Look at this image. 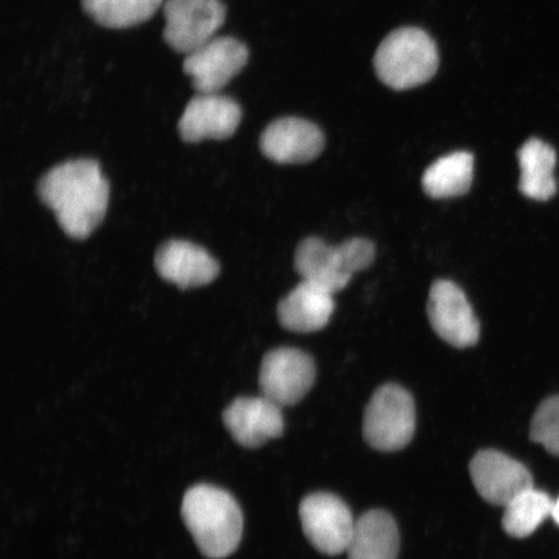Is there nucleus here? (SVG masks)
Segmentation results:
<instances>
[{
  "label": "nucleus",
  "mask_w": 559,
  "mask_h": 559,
  "mask_svg": "<svg viewBox=\"0 0 559 559\" xmlns=\"http://www.w3.org/2000/svg\"><path fill=\"white\" fill-rule=\"evenodd\" d=\"M438 67L436 41L417 27H402L389 34L374 56L377 75L394 90L424 85L436 75Z\"/></svg>",
  "instance_id": "7ed1b4c3"
},
{
  "label": "nucleus",
  "mask_w": 559,
  "mask_h": 559,
  "mask_svg": "<svg viewBox=\"0 0 559 559\" xmlns=\"http://www.w3.org/2000/svg\"><path fill=\"white\" fill-rule=\"evenodd\" d=\"M38 194L69 237L85 240L107 213L109 185L96 160L74 159L48 171Z\"/></svg>",
  "instance_id": "f257e3e1"
},
{
  "label": "nucleus",
  "mask_w": 559,
  "mask_h": 559,
  "mask_svg": "<svg viewBox=\"0 0 559 559\" xmlns=\"http://www.w3.org/2000/svg\"><path fill=\"white\" fill-rule=\"evenodd\" d=\"M249 59L248 47L233 37H215L187 55L183 69L200 94H218L241 72Z\"/></svg>",
  "instance_id": "9d476101"
},
{
  "label": "nucleus",
  "mask_w": 559,
  "mask_h": 559,
  "mask_svg": "<svg viewBox=\"0 0 559 559\" xmlns=\"http://www.w3.org/2000/svg\"><path fill=\"white\" fill-rule=\"evenodd\" d=\"M165 0H82L83 10L108 29H126L148 21Z\"/></svg>",
  "instance_id": "412c9836"
},
{
  "label": "nucleus",
  "mask_w": 559,
  "mask_h": 559,
  "mask_svg": "<svg viewBox=\"0 0 559 559\" xmlns=\"http://www.w3.org/2000/svg\"><path fill=\"white\" fill-rule=\"evenodd\" d=\"M520 191L535 201H548L557 193L556 151L540 139H530L519 151Z\"/></svg>",
  "instance_id": "a211bd4d"
},
{
  "label": "nucleus",
  "mask_w": 559,
  "mask_h": 559,
  "mask_svg": "<svg viewBox=\"0 0 559 559\" xmlns=\"http://www.w3.org/2000/svg\"><path fill=\"white\" fill-rule=\"evenodd\" d=\"M164 39L175 52L190 55L215 38L226 20L221 0H165Z\"/></svg>",
  "instance_id": "423d86ee"
},
{
  "label": "nucleus",
  "mask_w": 559,
  "mask_h": 559,
  "mask_svg": "<svg viewBox=\"0 0 559 559\" xmlns=\"http://www.w3.org/2000/svg\"><path fill=\"white\" fill-rule=\"evenodd\" d=\"M374 243L367 239L348 240L338 247H328L319 237H309L296 251V270L305 282L333 293L344 290L353 276L373 263Z\"/></svg>",
  "instance_id": "20e7f679"
},
{
  "label": "nucleus",
  "mask_w": 559,
  "mask_h": 559,
  "mask_svg": "<svg viewBox=\"0 0 559 559\" xmlns=\"http://www.w3.org/2000/svg\"><path fill=\"white\" fill-rule=\"evenodd\" d=\"M223 423L245 449H260L284 431L282 407L263 395L237 397L223 414Z\"/></svg>",
  "instance_id": "f8f14e48"
},
{
  "label": "nucleus",
  "mask_w": 559,
  "mask_h": 559,
  "mask_svg": "<svg viewBox=\"0 0 559 559\" xmlns=\"http://www.w3.org/2000/svg\"><path fill=\"white\" fill-rule=\"evenodd\" d=\"M300 522L309 542L321 554H345L354 534L352 512L338 496L317 492L307 496L299 507Z\"/></svg>",
  "instance_id": "0eeeda50"
},
{
  "label": "nucleus",
  "mask_w": 559,
  "mask_h": 559,
  "mask_svg": "<svg viewBox=\"0 0 559 559\" xmlns=\"http://www.w3.org/2000/svg\"><path fill=\"white\" fill-rule=\"evenodd\" d=\"M473 175V155L467 152H454L436 160L424 173V191L432 199L459 198L469 192Z\"/></svg>",
  "instance_id": "6ab92c4d"
},
{
  "label": "nucleus",
  "mask_w": 559,
  "mask_h": 559,
  "mask_svg": "<svg viewBox=\"0 0 559 559\" xmlns=\"http://www.w3.org/2000/svg\"><path fill=\"white\" fill-rule=\"evenodd\" d=\"M240 105L219 94H200L188 103L178 130L187 143L225 140L233 136L241 122Z\"/></svg>",
  "instance_id": "ddd939ff"
},
{
  "label": "nucleus",
  "mask_w": 559,
  "mask_h": 559,
  "mask_svg": "<svg viewBox=\"0 0 559 559\" xmlns=\"http://www.w3.org/2000/svg\"><path fill=\"white\" fill-rule=\"evenodd\" d=\"M333 296V293L321 286L302 280L288 296L280 300V324L285 330L298 333L323 330L334 312Z\"/></svg>",
  "instance_id": "dca6fc26"
},
{
  "label": "nucleus",
  "mask_w": 559,
  "mask_h": 559,
  "mask_svg": "<svg viewBox=\"0 0 559 559\" xmlns=\"http://www.w3.org/2000/svg\"><path fill=\"white\" fill-rule=\"evenodd\" d=\"M471 477L481 498L496 507L506 508L516 496L534 488L533 475L526 466L495 450L475 454Z\"/></svg>",
  "instance_id": "9b49d317"
},
{
  "label": "nucleus",
  "mask_w": 559,
  "mask_h": 559,
  "mask_svg": "<svg viewBox=\"0 0 559 559\" xmlns=\"http://www.w3.org/2000/svg\"><path fill=\"white\" fill-rule=\"evenodd\" d=\"M323 132L302 118H280L267 126L261 136L263 155L277 164L311 163L323 152Z\"/></svg>",
  "instance_id": "4468645a"
},
{
  "label": "nucleus",
  "mask_w": 559,
  "mask_h": 559,
  "mask_svg": "<svg viewBox=\"0 0 559 559\" xmlns=\"http://www.w3.org/2000/svg\"><path fill=\"white\" fill-rule=\"evenodd\" d=\"M317 379V366L300 349L282 347L264 356L260 373L262 395L278 407L302 401Z\"/></svg>",
  "instance_id": "6e6552de"
},
{
  "label": "nucleus",
  "mask_w": 559,
  "mask_h": 559,
  "mask_svg": "<svg viewBox=\"0 0 559 559\" xmlns=\"http://www.w3.org/2000/svg\"><path fill=\"white\" fill-rule=\"evenodd\" d=\"M555 501L547 492L530 488L506 507L502 527L509 536L524 539L533 535L540 524L551 516Z\"/></svg>",
  "instance_id": "aec40b11"
},
{
  "label": "nucleus",
  "mask_w": 559,
  "mask_h": 559,
  "mask_svg": "<svg viewBox=\"0 0 559 559\" xmlns=\"http://www.w3.org/2000/svg\"><path fill=\"white\" fill-rule=\"evenodd\" d=\"M428 317L432 330L453 347L466 348L478 344L480 325L465 293L450 280L432 284L428 300Z\"/></svg>",
  "instance_id": "1a4fd4ad"
},
{
  "label": "nucleus",
  "mask_w": 559,
  "mask_h": 559,
  "mask_svg": "<svg viewBox=\"0 0 559 559\" xmlns=\"http://www.w3.org/2000/svg\"><path fill=\"white\" fill-rule=\"evenodd\" d=\"M415 431L416 407L408 391L395 383L377 390L362 421L368 444L377 451H401L411 443Z\"/></svg>",
  "instance_id": "39448f33"
},
{
  "label": "nucleus",
  "mask_w": 559,
  "mask_h": 559,
  "mask_svg": "<svg viewBox=\"0 0 559 559\" xmlns=\"http://www.w3.org/2000/svg\"><path fill=\"white\" fill-rule=\"evenodd\" d=\"M530 438L559 457V395L548 397L537 407L531 423Z\"/></svg>",
  "instance_id": "4be33fe9"
},
{
  "label": "nucleus",
  "mask_w": 559,
  "mask_h": 559,
  "mask_svg": "<svg viewBox=\"0 0 559 559\" xmlns=\"http://www.w3.org/2000/svg\"><path fill=\"white\" fill-rule=\"evenodd\" d=\"M158 275L180 289L198 288L219 275V264L205 249L190 241L170 240L155 257Z\"/></svg>",
  "instance_id": "2eb2a0df"
},
{
  "label": "nucleus",
  "mask_w": 559,
  "mask_h": 559,
  "mask_svg": "<svg viewBox=\"0 0 559 559\" xmlns=\"http://www.w3.org/2000/svg\"><path fill=\"white\" fill-rule=\"evenodd\" d=\"M181 516L206 558H227L239 547L243 533L242 510L226 489L212 485L188 489L181 502Z\"/></svg>",
  "instance_id": "f03ea898"
},
{
  "label": "nucleus",
  "mask_w": 559,
  "mask_h": 559,
  "mask_svg": "<svg viewBox=\"0 0 559 559\" xmlns=\"http://www.w3.org/2000/svg\"><path fill=\"white\" fill-rule=\"evenodd\" d=\"M401 536L396 522L384 510H369L356 520L348 559H396Z\"/></svg>",
  "instance_id": "f3484780"
},
{
  "label": "nucleus",
  "mask_w": 559,
  "mask_h": 559,
  "mask_svg": "<svg viewBox=\"0 0 559 559\" xmlns=\"http://www.w3.org/2000/svg\"><path fill=\"white\" fill-rule=\"evenodd\" d=\"M551 519H554L559 526V499L555 501L554 512H551Z\"/></svg>",
  "instance_id": "5701e85b"
}]
</instances>
